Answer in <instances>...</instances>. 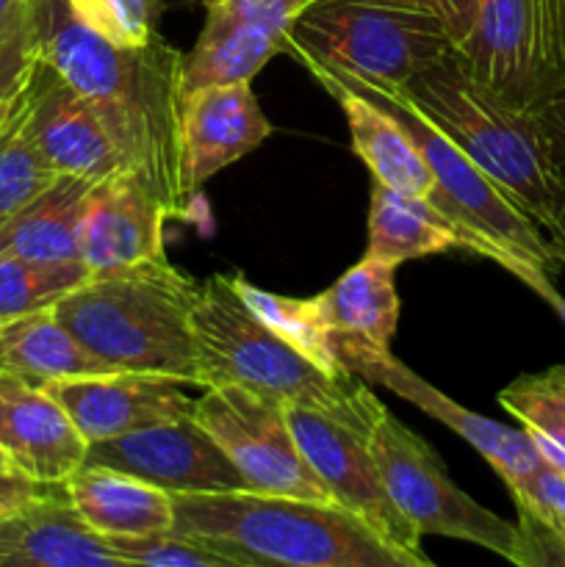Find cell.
Here are the masks:
<instances>
[{
	"instance_id": "obj_1",
	"label": "cell",
	"mask_w": 565,
	"mask_h": 567,
	"mask_svg": "<svg viewBox=\"0 0 565 567\" xmlns=\"http://www.w3.org/2000/svg\"><path fill=\"white\" fill-rule=\"evenodd\" d=\"M39 61L70 83L100 116L122 161L164 205L186 216L181 114L183 55L164 37L125 48L78 20L70 0H31Z\"/></svg>"
},
{
	"instance_id": "obj_2",
	"label": "cell",
	"mask_w": 565,
	"mask_h": 567,
	"mask_svg": "<svg viewBox=\"0 0 565 567\" xmlns=\"http://www.w3.org/2000/svg\"><path fill=\"white\" fill-rule=\"evenodd\" d=\"M175 537L299 567H438L424 551L386 540L374 526L332 502L260 496L249 491L181 493Z\"/></svg>"
},
{
	"instance_id": "obj_3",
	"label": "cell",
	"mask_w": 565,
	"mask_h": 567,
	"mask_svg": "<svg viewBox=\"0 0 565 567\" xmlns=\"http://www.w3.org/2000/svg\"><path fill=\"white\" fill-rule=\"evenodd\" d=\"M493 186L537 227L565 197V175L543 111L518 109L487 89L452 50L399 89Z\"/></svg>"
},
{
	"instance_id": "obj_4",
	"label": "cell",
	"mask_w": 565,
	"mask_h": 567,
	"mask_svg": "<svg viewBox=\"0 0 565 567\" xmlns=\"http://www.w3.org/2000/svg\"><path fill=\"white\" fill-rule=\"evenodd\" d=\"M197 388L236 385L280 408H305L369 432L382 402L355 374L330 377L275 336L233 288L230 275L199 282L192 308Z\"/></svg>"
},
{
	"instance_id": "obj_5",
	"label": "cell",
	"mask_w": 565,
	"mask_h": 567,
	"mask_svg": "<svg viewBox=\"0 0 565 567\" xmlns=\"http://www.w3.org/2000/svg\"><path fill=\"white\" fill-rule=\"evenodd\" d=\"M199 282L158 258L89 277L53 305L61 324L116 371L197 385L192 308Z\"/></svg>"
},
{
	"instance_id": "obj_6",
	"label": "cell",
	"mask_w": 565,
	"mask_h": 567,
	"mask_svg": "<svg viewBox=\"0 0 565 567\" xmlns=\"http://www.w3.org/2000/svg\"><path fill=\"white\" fill-rule=\"evenodd\" d=\"M302 64L404 89L419 72L449 55L454 42L430 14L366 0H319L299 11L286 37Z\"/></svg>"
},
{
	"instance_id": "obj_7",
	"label": "cell",
	"mask_w": 565,
	"mask_h": 567,
	"mask_svg": "<svg viewBox=\"0 0 565 567\" xmlns=\"http://www.w3.org/2000/svg\"><path fill=\"white\" fill-rule=\"evenodd\" d=\"M321 66V64H316ZM330 75H336L338 81L347 83L352 92H358L360 97L371 100L374 105H380L382 111L393 116V120L402 125V131L413 138V144L419 147L421 158L430 166V175L435 181V192H432L430 203H435L438 208L446 216H452L454 221L469 227L471 233L482 238V241L491 244L496 249L499 266L513 275L521 266H530V269H541L546 275H554L559 269V260L554 255L552 244H548L546 233L535 225L526 214H521L496 186H493L491 177L482 175L474 164H471L469 155L460 147H454L408 97H404L399 89L377 86V83L360 81V78L343 75V72L330 70V66H321Z\"/></svg>"
},
{
	"instance_id": "obj_8",
	"label": "cell",
	"mask_w": 565,
	"mask_h": 567,
	"mask_svg": "<svg viewBox=\"0 0 565 567\" xmlns=\"http://www.w3.org/2000/svg\"><path fill=\"white\" fill-rule=\"evenodd\" d=\"M366 443L386 493L421 537H452L510 559L515 524L499 518L460 491L446 474L441 454L402 421L393 419L386 404L371 421Z\"/></svg>"
},
{
	"instance_id": "obj_9",
	"label": "cell",
	"mask_w": 565,
	"mask_h": 567,
	"mask_svg": "<svg viewBox=\"0 0 565 567\" xmlns=\"http://www.w3.org/2000/svg\"><path fill=\"white\" fill-rule=\"evenodd\" d=\"M458 53L507 103L546 109L565 92V0H480Z\"/></svg>"
},
{
	"instance_id": "obj_10",
	"label": "cell",
	"mask_w": 565,
	"mask_h": 567,
	"mask_svg": "<svg viewBox=\"0 0 565 567\" xmlns=\"http://www.w3.org/2000/svg\"><path fill=\"white\" fill-rule=\"evenodd\" d=\"M192 421L222 449L249 493L332 502L299 452L280 404L236 385L203 388L194 399Z\"/></svg>"
},
{
	"instance_id": "obj_11",
	"label": "cell",
	"mask_w": 565,
	"mask_h": 567,
	"mask_svg": "<svg viewBox=\"0 0 565 567\" xmlns=\"http://www.w3.org/2000/svg\"><path fill=\"white\" fill-rule=\"evenodd\" d=\"M336 354L343 369L352 371L355 377L388 388L399 399L415 404L430 419L441 421L446 430L463 437L502 476L507 491L524 485L526 480H532L546 465L543 454L537 452V446L524 430H513V426L499 424V421L485 419V415L452 402L446 393L432 388L415 371H410L402 360L393 358L391 349H374L369 343L336 338Z\"/></svg>"
},
{
	"instance_id": "obj_12",
	"label": "cell",
	"mask_w": 565,
	"mask_h": 567,
	"mask_svg": "<svg viewBox=\"0 0 565 567\" xmlns=\"http://www.w3.org/2000/svg\"><path fill=\"white\" fill-rule=\"evenodd\" d=\"M299 452L338 507L374 526L386 540L421 551V535L404 520L386 493L363 432L332 421L316 410L282 408Z\"/></svg>"
},
{
	"instance_id": "obj_13",
	"label": "cell",
	"mask_w": 565,
	"mask_h": 567,
	"mask_svg": "<svg viewBox=\"0 0 565 567\" xmlns=\"http://www.w3.org/2000/svg\"><path fill=\"white\" fill-rule=\"evenodd\" d=\"M86 465H103L138 476L172 496L247 491L242 474L192 419L92 443Z\"/></svg>"
},
{
	"instance_id": "obj_14",
	"label": "cell",
	"mask_w": 565,
	"mask_h": 567,
	"mask_svg": "<svg viewBox=\"0 0 565 567\" xmlns=\"http://www.w3.org/2000/svg\"><path fill=\"white\" fill-rule=\"evenodd\" d=\"M170 214L131 169L94 183L86 194L78 233L81 264L89 277L114 275L164 258Z\"/></svg>"
},
{
	"instance_id": "obj_15",
	"label": "cell",
	"mask_w": 565,
	"mask_h": 567,
	"mask_svg": "<svg viewBox=\"0 0 565 567\" xmlns=\"http://www.w3.org/2000/svg\"><path fill=\"white\" fill-rule=\"evenodd\" d=\"M42 388L66 410L89 446L147 426L192 419L194 410V399L186 396L183 382L158 374L109 371L48 382Z\"/></svg>"
},
{
	"instance_id": "obj_16",
	"label": "cell",
	"mask_w": 565,
	"mask_h": 567,
	"mask_svg": "<svg viewBox=\"0 0 565 567\" xmlns=\"http://www.w3.org/2000/svg\"><path fill=\"white\" fill-rule=\"evenodd\" d=\"M0 452L44 487H64L86 465L89 443L44 388L0 371Z\"/></svg>"
},
{
	"instance_id": "obj_17",
	"label": "cell",
	"mask_w": 565,
	"mask_h": 567,
	"mask_svg": "<svg viewBox=\"0 0 565 567\" xmlns=\"http://www.w3.org/2000/svg\"><path fill=\"white\" fill-rule=\"evenodd\" d=\"M269 136L271 122L266 120L249 81L188 94L181 114L186 192L194 197L216 172L258 150Z\"/></svg>"
},
{
	"instance_id": "obj_18",
	"label": "cell",
	"mask_w": 565,
	"mask_h": 567,
	"mask_svg": "<svg viewBox=\"0 0 565 567\" xmlns=\"http://www.w3.org/2000/svg\"><path fill=\"white\" fill-rule=\"evenodd\" d=\"M28 94L33 136L55 175L97 183L127 169L92 105L42 61L33 70Z\"/></svg>"
},
{
	"instance_id": "obj_19",
	"label": "cell",
	"mask_w": 565,
	"mask_h": 567,
	"mask_svg": "<svg viewBox=\"0 0 565 567\" xmlns=\"http://www.w3.org/2000/svg\"><path fill=\"white\" fill-rule=\"evenodd\" d=\"M0 567H131L89 529L64 487L0 518Z\"/></svg>"
},
{
	"instance_id": "obj_20",
	"label": "cell",
	"mask_w": 565,
	"mask_h": 567,
	"mask_svg": "<svg viewBox=\"0 0 565 567\" xmlns=\"http://www.w3.org/2000/svg\"><path fill=\"white\" fill-rule=\"evenodd\" d=\"M449 249H465L493 264L499 260L491 244L443 214L435 203L371 183L366 258L399 266Z\"/></svg>"
},
{
	"instance_id": "obj_21",
	"label": "cell",
	"mask_w": 565,
	"mask_h": 567,
	"mask_svg": "<svg viewBox=\"0 0 565 567\" xmlns=\"http://www.w3.org/2000/svg\"><path fill=\"white\" fill-rule=\"evenodd\" d=\"M78 518L109 540H147L175 532L172 493L103 465H83L64 482Z\"/></svg>"
},
{
	"instance_id": "obj_22",
	"label": "cell",
	"mask_w": 565,
	"mask_h": 567,
	"mask_svg": "<svg viewBox=\"0 0 565 567\" xmlns=\"http://www.w3.org/2000/svg\"><path fill=\"white\" fill-rule=\"evenodd\" d=\"M305 66L314 72L316 81L341 105L343 116H347L349 136H352L355 155L363 161L374 183L430 199L432 192H435V181H432L430 166L424 164L413 138L402 131V125L388 111H382L371 100L360 97L358 92H352L347 83H341L327 70L316 64Z\"/></svg>"
},
{
	"instance_id": "obj_23",
	"label": "cell",
	"mask_w": 565,
	"mask_h": 567,
	"mask_svg": "<svg viewBox=\"0 0 565 567\" xmlns=\"http://www.w3.org/2000/svg\"><path fill=\"white\" fill-rule=\"evenodd\" d=\"M92 181L59 175L25 210L0 230V252L48 269H83L78 233ZM86 271V269H83Z\"/></svg>"
},
{
	"instance_id": "obj_24",
	"label": "cell",
	"mask_w": 565,
	"mask_h": 567,
	"mask_svg": "<svg viewBox=\"0 0 565 567\" xmlns=\"http://www.w3.org/2000/svg\"><path fill=\"white\" fill-rule=\"evenodd\" d=\"M325 324L336 338L391 349L399 327L397 266L374 258H360L343 271L327 291L314 297Z\"/></svg>"
},
{
	"instance_id": "obj_25",
	"label": "cell",
	"mask_w": 565,
	"mask_h": 567,
	"mask_svg": "<svg viewBox=\"0 0 565 567\" xmlns=\"http://www.w3.org/2000/svg\"><path fill=\"white\" fill-rule=\"evenodd\" d=\"M0 371L31 385L109 374L111 365L94 358L55 316L53 308L20 316L0 324Z\"/></svg>"
},
{
	"instance_id": "obj_26",
	"label": "cell",
	"mask_w": 565,
	"mask_h": 567,
	"mask_svg": "<svg viewBox=\"0 0 565 567\" xmlns=\"http://www.w3.org/2000/svg\"><path fill=\"white\" fill-rule=\"evenodd\" d=\"M286 50V37L260 22L205 20L194 48L183 55V100L210 86L247 83Z\"/></svg>"
},
{
	"instance_id": "obj_27",
	"label": "cell",
	"mask_w": 565,
	"mask_h": 567,
	"mask_svg": "<svg viewBox=\"0 0 565 567\" xmlns=\"http://www.w3.org/2000/svg\"><path fill=\"white\" fill-rule=\"evenodd\" d=\"M230 282L233 288H236L238 297L244 299V305H247V308L253 310L280 341H286L294 352L308 358L316 369H321L330 377L352 374V371L343 369L341 360H338L336 336H332V330L325 324V319H321L319 305H316L314 297L297 299L264 291V288L253 286L242 271H238V275H230Z\"/></svg>"
},
{
	"instance_id": "obj_28",
	"label": "cell",
	"mask_w": 565,
	"mask_h": 567,
	"mask_svg": "<svg viewBox=\"0 0 565 567\" xmlns=\"http://www.w3.org/2000/svg\"><path fill=\"white\" fill-rule=\"evenodd\" d=\"M31 83V81H28ZM53 166L39 150L31 125L28 86L0 131V230L55 183Z\"/></svg>"
},
{
	"instance_id": "obj_29",
	"label": "cell",
	"mask_w": 565,
	"mask_h": 567,
	"mask_svg": "<svg viewBox=\"0 0 565 567\" xmlns=\"http://www.w3.org/2000/svg\"><path fill=\"white\" fill-rule=\"evenodd\" d=\"M499 404L521 421L548 468L565 474V365L518 377L499 391Z\"/></svg>"
},
{
	"instance_id": "obj_30",
	"label": "cell",
	"mask_w": 565,
	"mask_h": 567,
	"mask_svg": "<svg viewBox=\"0 0 565 567\" xmlns=\"http://www.w3.org/2000/svg\"><path fill=\"white\" fill-rule=\"evenodd\" d=\"M86 280L89 275L83 269H48L0 252V324L53 308Z\"/></svg>"
},
{
	"instance_id": "obj_31",
	"label": "cell",
	"mask_w": 565,
	"mask_h": 567,
	"mask_svg": "<svg viewBox=\"0 0 565 567\" xmlns=\"http://www.w3.org/2000/svg\"><path fill=\"white\" fill-rule=\"evenodd\" d=\"M78 20L125 48H142L158 37L166 0H70Z\"/></svg>"
},
{
	"instance_id": "obj_32",
	"label": "cell",
	"mask_w": 565,
	"mask_h": 567,
	"mask_svg": "<svg viewBox=\"0 0 565 567\" xmlns=\"http://www.w3.org/2000/svg\"><path fill=\"white\" fill-rule=\"evenodd\" d=\"M37 64V28H33L31 0H25L0 22V97L20 94L31 81Z\"/></svg>"
},
{
	"instance_id": "obj_33",
	"label": "cell",
	"mask_w": 565,
	"mask_h": 567,
	"mask_svg": "<svg viewBox=\"0 0 565 567\" xmlns=\"http://www.w3.org/2000/svg\"><path fill=\"white\" fill-rule=\"evenodd\" d=\"M109 543L131 567H233L222 554L175 535Z\"/></svg>"
},
{
	"instance_id": "obj_34",
	"label": "cell",
	"mask_w": 565,
	"mask_h": 567,
	"mask_svg": "<svg viewBox=\"0 0 565 567\" xmlns=\"http://www.w3.org/2000/svg\"><path fill=\"white\" fill-rule=\"evenodd\" d=\"M515 543L507 563L515 567H565V537L524 504H515Z\"/></svg>"
},
{
	"instance_id": "obj_35",
	"label": "cell",
	"mask_w": 565,
	"mask_h": 567,
	"mask_svg": "<svg viewBox=\"0 0 565 567\" xmlns=\"http://www.w3.org/2000/svg\"><path fill=\"white\" fill-rule=\"evenodd\" d=\"M515 504H524L532 513L541 515L548 526L565 537V474L543 465L532 480L510 491Z\"/></svg>"
},
{
	"instance_id": "obj_36",
	"label": "cell",
	"mask_w": 565,
	"mask_h": 567,
	"mask_svg": "<svg viewBox=\"0 0 565 567\" xmlns=\"http://www.w3.org/2000/svg\"><path fill=\"white\" fill-rule=\"evenodd\" d=\"M366 3L397 6V9L421 11V14L435 17L446 28L449 39H452L458 50L469 39L476 20V9H480V0H366Z\"/></svg>"
},
{
	"instance_id": "obj_37",
	"label": "cell",
	"mask_w": 565,
	"mask_h": 567,
	"mask_svg": "<svg viewBox=\"0 0 565 567\" xmlns=\"http://www.w3.org/2000/svg\"><path fill=\"white\" fill-rule=\"evenodd\" d=\"M53 491H59V487L37 485V482H31L28 476H22L20 471L3 457V452H0V518L28 507V504L39 502V498L50 496Z\"/></svg>"
},
{
	"instance_id": "obj_38",
	"label": "cell",
	"mask_w": 565,
	"mask_h": 567,
	"mask_svg": "<svg viewBox=\"0 0 565 567\" xmlns=\"http://www.w3.org/2000/svg\"><path fill=\"white\" fill-rule=\"evenodd\" d=\"M513 277H518L526 288H532V291H535L537 297H541L543 302H546L548 308L559 316V321L565 324V297H559V291L554 288L552 275H546V271H541V269H530V266H521V269L513 271Z\"/></svg>"
},
{
	"instance_id": "obj_39",
	"label": "cell",
	"mask_w": 565,
	"mask_h": 567,
	"mask_svg": "<svg viewBox=\"0 0 565 567\" xmlns=\"http://www.w3.org/2000/svg\"><path fill=\"white\" fill-rule=\"evenodd\" d=\"M543 111V120H546L548 133H552V142H554V153H557L559 161V169L565 175V92L557 94L552 103L546 105Z\"/></svg>"
},
{
	"instance_id": "obj_40",
	"label": "cell",
	"mask_w": 565,
	"mask_h": 567,
	"mask_svg": "<svg viewBox=\"0 0 565 567\" xmlns=\"http://www.w3.org/2000/svg\"><path fill=\"white\" fill-rule=\"evenodd\" d=\"M543 233H546V238H548V244H552L557 260L565 266V197H563V203H559L557 214L552 216V221L543 227Z\"/></svg>"
},
{
	"instance_id": "obj_41",
	"label": "cell",
	"mask_w": 565,
	"mask_h": 567,
	"mask_svg": "<svg viewBox=\"0 0 565 567\" xmlns=\"http://www.w3.org/2000/svg\"><path fill=\"white\" fill-rule=\"evenodd\" d=\"M208 548V546H205ZM216 551V548H210ZM227 559L233 567H299V565H282V563H271V559H260V557H249V554H238V551H216Z\"/></svg>"
},
{
	"instance_id": "obj_42",
	"label": "cell",
	"mask_w": 565,
	"mask_h": 567,
	"mask_svg": "<svg viewBox=\"0 0 565 567\" xmlns=\"http://www.w3.org/2000/svg\"><path fill=\"white\" fill-rule=\"evenodd\" d=\"M17 97H20V94H6V97H0V131H3L6 120H9V114H11V109H14Z\"/></svg>"
},
{
	"instance_id": "obj_43",
	"label": "cell",
	"mask_w": 565,
	"mask_h": 567,
	"mask_svg": "<svg viewBox=\"0 0 565 567\" xmlns=\"http://www.w3.org/2000/svg\"><path fill=\"white\" fill-rule=\"evenodd\" d=\"M20 3H25V0H0V22H3Z\"/></svg>"
},
{
	"instance_id": "obj_44",
	"label": "cell",
	"mask_w": 565,
	"mask_h": 567,
	"mask_svg": "<svg viewBox=\"0 0 565 567\" xmlns=\"http://www.w3.org/2000/svg\"><path fill=\"white\" fill-rule=\"evenodd\" d=\"M199 3H203V6H210V3H216V0H199Z\"/></svg>"
},
{
	"instance_id": "obj_45",
	"label": "cell",
	"mask_w": 565,
	"mask_h": 567,
	"mask_svg": "<svg viewBox=\"0 0 565 567\" xmlns=\"http://www.w3.org/2000/svg\"><path fill=\"white\" fill-rule=\"evenodd\" d=\"M310 3H319V0H308V6H310Z\"/></svg>"
}]
</instances>
